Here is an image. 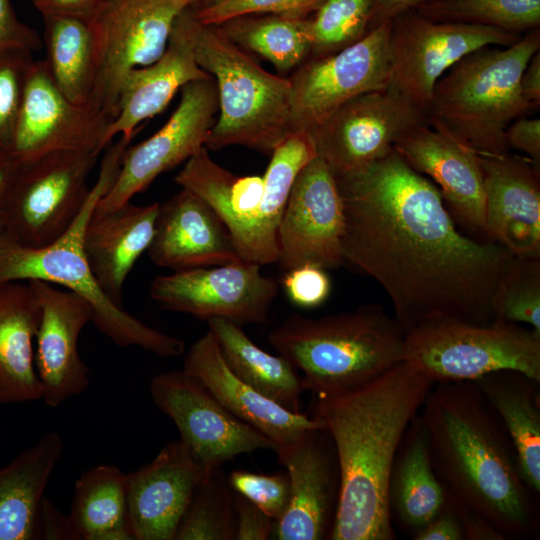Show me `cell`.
I'll return each mask as SVG.
<instances>
[{"label": "cell", "mask_w": 540, "mask_h": 540, "mask_svg": "<svg viewBox=\"0 0 540 540\" xmlns=\"http://www.w3.org/2000/svg\"><path fill=\"white\" fill-rule=\"evenodd\" d=\"M336 181L344 264L382 287L407 332L437 321H495L492 295L514 255L463 234L431 180L393 149Z\"/></svg>", "instance_id": "1"}, {"label": "cell", "mask_w": 540, "mask_h": 540, "mask_svg": "<svg viewBox=\"0 0 540 540\" xmlns=\"http://www.w3.org/2000/svg\"><path fill=\"white\" fill-rule=\"evenodd\" d=\"M436 382L408 360L359 388L316 396L314 418L329 432L340 491L332 540H393L388 485L403 435Z\"/></svg>", "instance_id": "2"}, {"label": "cell", "mask_w": 540, "mask_h": 540, "mask_svg": "<svg viewBox=\"0 0 540 540\" xmlns=\"http://www.w3.org/2000/svg\"><path fill=\"white\" fill-rule=\"evenodd\" d=\"M419 415L446 495L481 515L505 539L531 536L537 529L533 492L502 421L478 386L436 382Z\"/></svg>", "instance_id": "3"}, {"label": "cell", "mask_w": 540, "mask_h": 540, "mask_svg": "<svg viewBox=\"0 0 540 540\" xmlns=\"http://www.w3.org/2000/svg\"><path fill=\"white\" fill-rule=\"evenodd\" d=\"M407 331L378 304L318 318L288 316L268 342L316 396L359 388L405 360Z\"/></svg>", "instance_id": "4"}, {"label": "cell", "mask_w": 540, "mask_h": 540, "mask_svg": "<svg viewBox=\"0 0 540 540\" xmlns=\"http://www.w3.org/2000/svg\"><path fill=\"white\" fill-rule=\"evenodd\" d=\"M131 141L121 135L107 148L86 203L57 240L44 247L31 248L5 234L0 236V283L41 280L63 286L90 305L92 322L116 345L136 346L162 358L176 357L185 352V342L145 324L115 303L95 278L83 248L87 221L112 186Z\"/></svg>", "instance_id": "5"}, {"label": "cell", "mask_w": 540, "mask_h": 540, "mask_svg": "<svg viewBox=\"0 0 540 540\" xmlns=\"http://www.w3.org/2000/svg\"><path fill=\"white\" fill-rule=\"evenodd\" d=\"M539 50L537 28L509 46L484 47L466 55L435 84L426 112L428 124L479 156L510 153L507 127L539 108L520 90L523 70Z\"/></svg>", "instance_id": "6"}, {"label": "cell", "mask_w": 540, "mask_h": 540, "mask_svg": "<svg viewBox=\"0 0 540 540\" xmlns=\"http://www.w3.org/2000/svg\"><path fill=\"white\" fill-rule=\"evenodd\" d=\"M194 50L198 65L215 81L218 117L205 147L241 145L271 155L291 133L289 78L263 69L231 42L217 25L196 16Z\"/></svg>", "instance_id": "7"}, {"label": "cell", "mask_w": 540, "mask_h": 540, "mask_svg": "<svg viewBox=\"0 0 540 540\" xmlns=\"http://www.w3.org/2000/svg\"><path fill=\"white\" fill-rule=\"evenodd\" d=\"M405 360L435 382L474 381L503 369L540 381V333L498 320L430 322L406 333Z\"/></svg>", "instance_id": "8"}, {"label": "cell", "mask_w": 540, "mask_h": 540, "mask_svg": "<svg viewBox=\"0 0 540 540\" xmlns=\"http://www.w3.org/2000/svg\"><path fill=\"white\" fill-rule=\"evenodd\" d=\"M100 152L56 151L21 164L14 180L4 233L27 247H44L73 224L90 193L88 177Z\"/></svg>", "instance_id": "9"}, {"label": "cell", "mask_w": 540, "mask_h": 540, "mask_svg": "<svg viewBox=\"0 0 540 540\" xmlns=\"http://www.w3.org/2000/svg\"><path fill=\"white\" fill-rule=\"evenodd\" d=\"M197 4L198 0H107L90 19L98 60L88 105L114 120L126 74L155 62L166 50L178 16Z\"/></svg>", "instance_id": "10"}, {"label": "cell", "mask_w": 540, "mask_h": 540, "mask_svg": "<svg viewBox=\"0 0 540 540\" xmlns=\"http://www.w3.org/2000/svg\"><path fill=\"white\" fill-rule=\"evenodd\" d=\"M520 37L490 26L434 21L407 11L391 20L388 87L426 113L435 84L451 66L475 50L509 46Z\"/></svg>", "instance_id": "11"}, {"label": "cell", "mask_w": 540, "mask_h": 540, "mask_svg": "<svg viewBox=\"0 0 540 540\" xmlns=\"http://www.w3.org/2000/svg\"><path fill=\"white\" fill-rule=\"evenodd\" d=\"M426 113L390 87L359 95L308 132L316 154L336 179L361 172L394 149Z\"/></svg>", "instance_id": "12"}, {"label": "cell", "mask_w": 540, "mask_h": 540, "mask_svg": "<svg viewBox=\"0 0 540 540\" xmlns=\"http://www.w3.org/2000/svg\"><path fill=\"white\" fill-rule=\"evenodd\" d=\"M149 389L154 404L174 422L179 440L206 473L241 454L277 449L273 441L233 415L183 369L155 375Z\"/></svg>", "instance_id": "13"}, {"label": "cell", "mask_w": 540, "mask_h": 540, "mask_svg": "<svg viewBox=\"0 0 540 540\" xmlns=\"http://www.w3.org/2000/svg\"><path fill=\"white\" fill-rule=\"evenodd\" d=\"M391 21L337 52L309 57L289 78L291 130L309 131L347 101L388 87Z\"/></svg>", "instance_id": "14"}, {"label": "cell", "mask_w": 540, "mask_h": 540, "mask_svg": "<svg viewBox=\"0 0 540 540\" xmlns=\"http://www.w3.org/2000/svg\"><path fill=\"white\" fill-rule=\"evenodd\" d=\"M180 93L167 122L146 140L126 148L117 176L96 210L109 211L130 202L160 174L205 147L218 113L215 81L210 76L190 82Z\"/></svg>", "instance_id": "15"}, {"label": "cell", "mask_w": 540, "mask_h": 540, "mask_svg": "<svg viewBox=\"0 0 540 540\" xmlns=\"http://www.w3.org/2000/svg\"><path fill=\"white\" fill-rule=\"evenodd\" d=\"M278 291V282L260 265L237 261L158 275L149 295L169 311L243 325L265 323Z\"/></svg>", "instance_id": "16"}, {"label": "cell", "mask_w": 540, "mask_h": 540, "mask_svg": "<svg viewBox=\"0 0 540 540\" xmlns=\"http://www.w3.org/2000/svg\"><path fill=\"white\" fill-rule=\"evenodd\" d=\"M344 207L337 181L318 156L298 173L278 231L279 266L285 271L303 265L325 270L344 264Z\"/></svg>", "instance_id": "17"}, {"label": "cell", "mask_w": 540, "mask_h": 540, "mask_svg": "<svg viewBox=\"0 0 540 540\" xmlns=\"http://www.w3.org/2000/svg\"><path fill=\"white\" fill-rule=\"evenodd\" d=\"M112 121L90 105L70 101L56 86L46 60H34L8 152L20 165L56 151L101 153Z\"/></svg>", "instance_id": "18"}, {"label": "cell", "mask_w": 540, "mask_h": 540, "mask_svg": "<svg viewBox=\"0 0 540 540\" xmlns=\"http://www.w3.org/2000/svg\"><path fill=\"white\" fill-rule=\"evenodd\" d=\"M275 452L290 480V501L276 522L279 540L329 539L335 521L340 470L329 432L322 426L306 430Z\"/></svg>", "instance_id": "19"}, {"label": "cell", "mask_w": 540, "mask_h": 540, "mask_svg": "<svg viewBox=\"0 0 540 540\" xmlns=\"http://www.w3.org/2000/svg\"><path fill=\"white\" fill-rule=\"evenodd\" d=\"M41 307L34 342L35 369L41 400L56 408L83 393L90 384L89 367L78 350L81 331L92 322V309L79 295L41 280H30Z\"/></svg>", "instance_id": "20"}, {"label": "cell", "mask_w": 540, "mask_h": 540, "mask_svg": "<svg viewBox=\"0 0 540 540\" xmlns=\"http://www.w3.org/2000/svg\"><path fill=\"white\" fill-rule=\"evenodd\" d=\"M394 150L440 191L454 220L486 238L485 188L479 155L423 123L402 135Z\"/></svg>", "instance_id": "21"}, {"label": "cell", "mask_w": 540, "mask_h": 540, "mask_svg": "<svg viewBox=\"0 0 540 540\" xmlns=\"http://www.w3.org/2000/svg\"><path fill=\"white\" fill-rule=\"evenodd\" d=\"M206 474L180 440L169 442L151 462L127 473L133 540H175L191 496Z\"/></svg>", "instance_id": "22"}, {"label": "cell", "mask_w": 540, "mask_h": 540, "mask_svg": "<svg viewBox=\"0 0 540 540\" xmlns=\"http://www.w3.org/2000/svg\"><path fill=\"white\" fill-rule=\"evenodd\" d=\"M195 6L176 19L164 53L153 63L129 71L120 87L118 112L105 137L133 139L140 125L163 111L186 84L210 77L197 63L194 50Z\"/></svg>", "instance_id": "23"}, {"label": "cell", "mask_w": 540, "mask_h": 540, "mask_svg": "<svg viewBox=\"0 0 540 540\" xmlns=\"http://www.w3.org/2000/svg\"><path fill=\"white\" fill-rule=\"evenodd\" d=\"M479 158L487 240L514 256L540 257V170L511 153Z\"/></svg>", "instance_id": "24"}, {"label": "cell", "mask_w": 540, "mask_h": 540, "mask_svg": "<svg viewBox=\"0 0 540 540\" xmlns=\"http://www.w3.org/2000/svg\"><path fill=\"white\" fill-rule=\"evenodd\" d=\"M147 253L155 265L173 272L243 261L221 218L185 188L159 203Z\"/></svg>", "instance_id": "25"}, {"label": "cell", "mask_w": 540, "mask_h": 540, "mask_svg": "<svg viewBox=\"0 0 540 540\" xmlns=\"http://www.w3.org/2000/svg\"><path fill=\"white\" fill-rule=\"evenodd\" d=\"M183 370L198 379L233 415L273 441L277 448L322 424L302 412L288 411L235 376L208 330L189 348Z\"/></svg>", "instance_id": "26"}, {"label": "cell", "mask_w": 540, "mask_h": 540, "mask_svg": "<svg viewBox=\"0 0 540 540\" xmlns=\"http://www.w3.org/2000/svg\"><path fill=\"white\" fill-rule=\"evenodd\" d=\"M175 182L201 197L217 213L243 261L263 266L257 233L262 176H238L216 163L203 147L185 162Z\"/></svg>", "instance_id": "27"}, {"label": "cell", "mask_w": 540, "mask_h": 540, "mask_svg": "<svg viewBox=\"0 0 540 540\" xmlns=\"http://www.w3.org/2000/svg\"><path fill=\"white\" fill-rule=\"evenodd\" d=\"M159 203L136 205L130 202L109 211L90 215L83 248L90 268L106 294L122 306L128 274L147 252L155 229Z\"/></svg>", "instance_id": "28"}, {"label": "cell", "mask_w": 540, "mask_h": 540, "mask_svg": "<svg viewBox=\"0 0 540 540\" xmlns=\"http://www.w3.org/2000/svg\"><path fill=\"white\" fill-rule=\"evenodd\" d=\"M40 317L29 281L0 283V405L41 400L33 348Z\"/></svg>", "instance_id": "29"}, {"label": "cell", "mask_w": 540, "mask_h": 540, "mask_svg": "<svg viewBox=\"0 0 540 540\" xmlns=\"http://www.w3.org/2000/svg\"><path fill=\"white\" fill-rule=\"evenodd\" d=\"M57 432L43 435L0 469V540H38L44 492L63 452Z\"/></svg>", "instance_id": "30"}, {"label": "cell", "mask_w": 540, "mask_h": 540, "mask_svg": "<svg viewBox=\"0 0 540 540\" xmlns=\"http://www.w3.org/2000/svg\"><path fill=\"white\" fill-rule=\"evenodd\" d=\"M446 500L430 458L419 413L407 427L393 462L388 485L392 523L414 536L441 510Z\"/></svg>", "instance_id": "31"}, {"label": "cell", "mask_w": 540, "mask_h": 540, "mask_svg": "<svg viewBox=\"0 0 540 540\" xmlns=\"http://www.w3.org/2000/svg\"><path fill=\"white\" fill-rule=\"evenodd\" d=\"M502 421L516 452L521 475L540 491V381L511 369L473 381Z\"/></svg>", "instance_id": "32"}, {"label": "cell", "mask_w": 540, "mask_h": 540, "mask_svg": "<svg viewBox=\"0 0 540 540\" xmlns=\"http://www.w3.org/2000/svg\"><path fill=\"white\" fill-rule=\"evenodd\" d=\"M206 322L235 376L288 411L301 412L300 396L304 389L301 377L288 359L258 347L235 322L223 318Z\"/></svg>", "instance_id": "33"}, {"label": "cell", "mask_w": 540, "mask_h": 540, "mask_svg": "<svg viewBox=\"0 0 540 540\" xmlns=\"http://www.w3.org/2000/svg\"><path fill=\"white\" fill-rule=\"evenodd\" d=\"M74 540H133L128 521L127 473L97 465L75 482L68 515Z\"/></svg>", "instance_id": "34"}, {"label": "cell", "mask_w": 540, "mask_h": 540, "mask_svg": "<svg viewBox=\"0 0 540 540\" xmlns=\"http://www.w3.org/2000/svg\"><path fill=\"white\" fill-rule=\"evenodd\" d=\"M47 65L59 90L72 102L88 105L97 74V43L91 20L43 15Z\"/></svg>", "instance_id": "35"}, {"label": "cell", "mask_w": 540, "mask_h": 540, "mask_svg": "<svg viewBox=\"0 0 540 540\" xmlns=\"http://www.w3.org/2000/svg\"><path fill=\"white\" fill-rule=\"evenodd\" d=\"M307 18L251 13L230 18L217 26L235 45L263 57L284 73L296 70L310 56Z\"/></svg>", "instance_id": "36"}, {"label": "cell", "mask_w": 540, "mask_h": 540, "mask_svg": "<svg viewBox=\"0 0 540 540\" xmlns=\"http://www.w3.org/2000/svg\"><path fill=\"white\" fill-rule=\"evenodd\" d=\"M317 156L307 131L291 133L271 153L263 174V196L258 218L262 264L277 262V231L293 183L301 169Z\"/></svg>", "instance_id": "37"}, {"label": "cell", "mask_w": 540, "mask_h": 540, "mask_svg": "<svg viewBox=\"0 0 540 540\" xmlns=\"http://www.w3.org/2000/svg\"><path fill=\"white\" fill-rule=\"evenodd\" d=\"M414 10L434 21L484 25L519 35L540 28V0H430Z\"/></svg>", "instance_id": "38"}, {"label": "cell", "mask_w": 540, "mask_h": 540, "mask_svg": "<svg viewBox=\"0 0 540 540\" xmlns=\"http://www.w3.org/2000/svg\"><path fill=\"white\" fill-rule=\"evenodd\" d=\"M235 539L234 491L221 468L196 486L180 521L175 540Z\"/></svg>", "instance_id": "39"}, {"label": "cell", "mask_w": 540, "mask_h": 540, "mask_svg": "<svg viewBox=\"0 0 540 540\" xmlns=\"http://www.w3.org/2000/svg\"><path fill=\"white\" fill-rule=\"evenodd\" d=\"M375 0H322L307 18L310 56L342 50L369 32Z\"/></svg>", "instance_id": "40"}, {"label": "cell", "mask_w": 540, "mask_h": 540, "mask_svg": "<svg viewBox=\"0 0 540 540\" xmlns=\"http://www.w3.org/2000/svg\"><path fill=\"white\" fill-rule=\"evenodd\" d=\"M494 320L540 333V257L513 256L492 295Z\"/></svg>", "instance_id": "41"}, {"label": "cell", "mask_w": 540, "mask_h": 540, "mask_svg": "<svg viewBox=\"0 0 540 540\" xmlns=\"http://www.w3.org/2000/svg\"><path fill=\"white\" fill-rule=\"evenodd\" d=\"M33 62L30 51L20 48L0 50V151L10 148Z\"/></svg>", "instance_id": "42"}, {"label": "cell", "mask_w": 540, "mask_h": 540, "mask_svg": "<svg viewBox=\"0 0 540 540\" xmlns=\"http://www.w3.org/2000/svg\"><path fill=\"white\" fill-rule=\"evenodd\" d=\"M228 482L234 492L244 496L263 512L278 521L290 501V480L286 471L270 474L234 470Z\"/></svg>", "instance_id": "43"}, {"label": "cell", "mask_w": 540, "mask_h": 540, "mask_svg": "<svg viewBox=\"0 0 540 540\" xmlns=\"http://www.w3.org/2000/svg\"><path fill=\"white\" fill-rule=\"evenodd\" d=\"M322 0H216L195 6V14L204 24L218 25L230 18L251 13H273L307 18Z\"/></svg>", "instance_id": "44"}, {"label": "cell", "mask_w": 540, "mask_h": 540, "mask_svg": "<svg viewBox=\"0 0 540 540\" xmlns=\"http://www.w3.org/2000/svg\"><path fill=\"white\" fill-rule=\"evenodd\" d=\"M282 285L288 298L303 308L322 304L329 296L331 288L326 270L315 265H303L287 271Z\"/></svg>", "instance_id": "45"}, {"label": "cell", "mask_w": 540, "mask_h": 540, "mask_svg": "<svg viewBox=\"0 0 540 540\" xmlns=\"http://www.w3.org/2000/svg\"><path fill=\"white\" fill-rule=\"evenodd\" d=\"M234 508L236 540H266L272 538L276 520L236 492H234Z\"/></svg>", "instance_id": "46"}, {"label": "cell", "mask_w": 540, "mask_h": 540, "mask_svg": "<svg viewBox=\"0 0 540 540\" xmlns=\"http://www.w3.org/2000/svg\"><path fill=\"white\" fill-rule=\"evenodd\" d=\"M8 48L34 52L43 48V40L17 18L11 0H0V50Z\"/></svg>", "instance_id": "47"}, {"label": "cell", "mask_w": 540, "mask_h": 540, "mask_svg": "<svg viewBox=\"0 0 540 540\" xmlns=\"http://www.w3.org/2000/svg\"><path fill=\"white\" fill-rule=\"evenodd\" d=\"M509 149L527 155L532 164L540 170V119L523 116L514 120L506 129Z\"/></svg>", "instance_id": "48"}, {"label": "cell", "mask_w": 540, "mask_h": 540, "mask_svg": "<svg viewBox=\"0 0 540 540\" xmlns=\"http://www.w3.org/2000/svg\"><path fill=\"white\" fill-rule=\"evenodd\" d=\"M415 540H465L461 522L451 500L445 503L437 515L419 532Z\"/></svg>", "instance_id": "49"}, {"label": "cell", "mask_w": 540, "mask_h": 540, "mask_svg": "<svg viewBox=\"0 0 540 540\" xmlns=\"http://www.w3.org/2000/svg\"><path fill=\"white\" fill-rule=\"evenodd\" d=\"M107 0H32L41 15H65L90 20Z\"/></svg>", "instance_id": "50"}, {"label": "cell", "mask_w": 540, "mask_h": 540, "mask_svg": "<svg viewBox=\"0 0 540 540\" xmlns=\"http://www.w3.org/2000/svg\"><path fill=\"white\" fill-rule=\"evenodd\" d=\"M451 502L461 522L465 540H505L504 536L481 515L453 500Z\"/></svg>", "instance_id": "51"}, {"label": "cell", "mask_w": 540, "mask_h": 540, "mask_svg": "<svg viewBox=\"0 0 540 540\" xmlns=\"http://www.w3.org/2000/svg\"><path fill=\"white\" fill-rule=\"evenodd\" d=\"M41 539H72V526L68 515L60 513L44 498L40 516Z\"/></svg>", "instance_id": "52"}, {"label": "cell", "mask_w": 540, "mask_h": 540, "mask_svg": "<svg viewBox=\"0 0 540 540\" xmlns=\"http://www.w3.org/2000/svg\"><path fill=\"white\" fill-rule=\"evenodd\" d=\"M19 167L8 151H0V236L4 233L8 200Z\"/></svg>", "instance_id": "53"}, {"label": "cell", "mask_w": 540, "mask_h": 540, "mask_svg": "<svg viewBox=\"0 0 540 540\" xmlns=\"http://www.w3.org/2000/svg\"><path fill=\"white\" fill-rule=\"evenodd\" d=\"M430 0H375L369 31Z\"/></svg>", "instance_id": "54"}, {"label": "cell", "mask_w": 540, "mask_h": 540, "mask_svg": "<svg viewBox=\"0 0 540 540\" xmlns=\"http://www.w3.org/2000/svg\"><path fill=\"white\" fill-rule=\"evenodd\" d=\"M520 90L527 102L540 106V50L531 57L523 70Z\"/></svg>", "instance_id": "55"}, {"label": "cell", "mask_w": 540, "mask_h": 540, "mask_svg": "<svg viewBox=\"0 0 540 540\" xmlns=\"http://www.w3.org/2000/svg\"><path fill=\"white\" fill-rule=\"evenodd\" d=\"M214 1H216V0H198L197 5L198 6H204V5L210 4V3L214 2Z\"/></svg>", "instance_id": "56"}]
</instances>
